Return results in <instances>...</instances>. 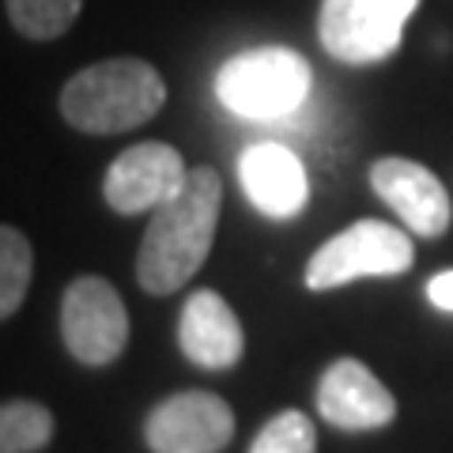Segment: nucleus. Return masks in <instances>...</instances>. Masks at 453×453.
Here are the masks:
<instances>
[{"mask_svg":"<svg viewBox=\"0 0 453 453\" xmlns=\"http://www.w3.org/2000/svg\"><path fill=\"white\" fill-rule=\"evenodd\" d=\"M223 181L211 166H193L186 186L155 208L136 253V283L148 295H174L201 273L216 242Z\"/></svg>","mask_w":453,"mask_h":453,"instance_id":"obj_1","label":"nucleus"},{"mask_svg":"<svg viewBox=\"0 0 453 453\" xmlns=\"http://www.w3.org/2000/svg\"><path fill=\"white\" fill-rule=\"evenodd\" d=\"M166 103V83L140 57H113L88 65L61 91L65 121L80 133L110 136L151 121Z\"/></svg>","mask_w":453,"mask_h":453,"instance_id":"obj_2","label":"nucleus"},{"mask_svg":"<svg viewBox=\"0 0 453 453\" xmlns=\"http://www.w3.org/2000/svg\"><path fill=\"white\" fill-rule=\"evenodd\" d=\"M216 95L226 110L253 121H280L295 113L310 95V65L288 46H257L231 57L219 76Z\"/></svg>","mask_w":453,"mask_h":453,"instance_id":"obj_3","label":"nucleus"},{"mask_svg":"<svg viewBox=\"0 0 453 453\" xmlns=\"http://www.w3.org/2000/svg\"><path fill=\"white\" fill-rule=\"evenodd\" d=\"M416 261L412 238L386 219H359L314 250L306 265L310 291L348 288L363 276H401Z\"/></svg>","mask_w":453,"mask_h":453,"instance_id":"obj_4","label":"nucleus"},{"mask_svg":"<svg viewBox=\"0 0 453 453\" xmlns=\"http://www.w3.org/2000/svg\"><path fill=\"white\" fill-rule=\"evenodd\" d=\"M419 0H321L318 38L344 65H374L401 46Z\"/></svg>","mask_w":453,"mask_h":453,"instance_id":"obj_5","label":"nucleus"},{"mask_svg":"<svg viewBox=\"0 0 453 453\" xmlns=\"http://www.w3.org/2000/svg\"><path fill=\"white\" fill-rule=\"evenodd\" d=\"M61 336L73 359L83 366H106L129 344V310L103 276H80L68 283L61 303Z\"/></svg>","mask_w":453,"mask_h":453,"instance_id":"obj_6","label":"nucleus"},{"mask_svg":"<svg viewBox=\"0 0 453 453\" xmlns=\"http://www.w3.org/2000/svg\"><path fill=\"white\" fill-rule=\"evenodd\" d=\"M234 438V412L223 396L186 389L159 401L144 419L151 453H219Z\"/></svg>","mask_w":453,"mask_h":453,"instance_id":"obj_7","label":"nucleus"},{"mask_svg":"<svg viewBox=\"0 0 453 453\" xmlns=\"http://www.w3.org/2000/svg\"><path fill=\"white\" fill-rule=\"evenodd\" d=\"M189 178V166L181 155L159 144V140H144V144L125 148L118 159L110 163L103 178V196L118 216H136V211H155L166 204Z\"/></svg>","mask_w":453,"mask_h":453,"instance_id":"obj_8","label":"nucleus"},{"mask_svg":"<svg viewBox=\"0 0 453 453\" xmlns=\"http://www.w3.org/2000/svg\"><path fill=\"white\" fill-rule=\"evenodd\" d=\"M371 189L386 201L396 219L419 238H442L449 231L453 208L446 186L423 163L404 155H386L371 166Z\"/></svg>","mask_w":453,"mask_h":453,"instance_id":"obj_9","label":"nucleus"},{"mask_svg":"<svg viewBox=\"0 0 453 453\" xmlns=\"http://www.w3.org/2000/svg\"><path fill=\"white\" fill-rule=\"evenodd\" d=\"M318 412L340 431H378L393 423L396 401L359 359H336L318 381Z\"/></svg>","mask_w":453,"mask_h":453,"instance_id":"obj_10","label":"nucleus"},{"mask_svg":"<svg viewBox=\"0 0 453 453\" xmlns=\"http://www.w3.org/2000/svg\"><path fill=\"white\" fill-rule=\"evenodd\" d=\"M238 181L250 196V204L268 219H291L306 208L310 181L306 166L291 148L276 144V140H261L250 144L238 159Z\"/></svg>","mask_w":453,"mask_h":453,"instance_id":"obj_11","label":"nucleus"},{"mask_svg":"<svg viewBox=\"0 0 453 453\" xmlns=\"http://www.w3.org/2000/svg\"><path fill=\"white\" fill-rule=\"evenodd\" d=\"M178 344L186 351V359L201 371H231L246 351V333L223 295L204 288L193 291L181 306Z\"/></svg>","mask_w":453,"mask_h":453,"instance_id":"obj_12","label":"nucleus"},{"mask_svg":"<svg viewBox=\"0 0 453 453\" xmlns=\"http://www.w3.org/2000/svg\"><path fill=\"white\" fill-rule=\"evenodd\" d=\"M53 438V416L38 401H8L0 408V453H38Z\"/></svg>","mask_w":453,"mask_h":453,"instance_id":"obj_13","label":"nucleus"},{"mask_svg":"<svg viewBox=\"0 0 453 453\" xmlns=\"http://www.w3.org/2000/svg\"><path fill=\"white\" fill-rule=\"evenodd\" d=\"M35 276V250L16 226H0V314L12 318L27 299Z\"/></svg>","mask_w":453,"mask_h":453,"instance_id":"obj_14","label":"nucleus"},{"mask_svg":"<svg viewBox=\"0 0 453 453\" xmlns=\"http://www.w3.org/2000/svg\"><path fill=\"white\" fill-rule=\"evenodd\" d=\"M4 8L19 35L35 42H50L61 38L76 23L83 0H4Z\"/></svg>","mask_w":453,"mask_h":453,"instance_id":"obj_15","label":"nucleus"},{"mask_svg":"<svg viewBox=\"0 0 453 453\" xmlns=\"http://www.w3.org/2000/svg\"><path fill=\"white\" fill-rule=\"evenodd\" d=\"M314 449H318L314 423H310V416L295 412V408L276 412L250 442V453H314Z\"/></svg>","mask_w":453,"mask_h":453,"instance_id":"obj_16","label":"nucleus"},{"mask_svg":"<svg viewBox=\"0 0 453 453\" xmlns=\"http://www.w3.org/2000/svg\"><path fill=\"white\" fill-rule=\"evenodd\" d=\"M427 295H431V303H434L438 310H446V314H453V268H449V273L431 276Z\"/></svg>","mask_w":453,"mask_h":453,"instance_id":"obj_17","label":"nucleus"}]
</instances>
